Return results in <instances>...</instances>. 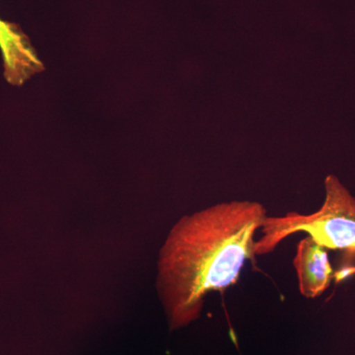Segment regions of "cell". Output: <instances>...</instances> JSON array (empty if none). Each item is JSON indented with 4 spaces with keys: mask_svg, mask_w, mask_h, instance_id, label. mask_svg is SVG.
Here are the masks:
<instances>
[{
    "mask_svg": "<svg viewBox=\"0 0 355 355\" xmlns=\"http://www.w3.org/2000/svg\"><path fill=\"white\" fill-rule=\"evenodd\" d=\"M266 217L263 205L233 200L184 216L161 249L157 287L172 329L200 317L211 292L239 280L254 254L257 231Z\"/></svg>",
    "mask_w": 355,
    "mask_h": 355,
    "instance_id": "1",
    "label": "cell"
},
{
    "mask_svg": "<svg viewBox=\"0 0 355 355\" xmlns=\"http://www.w3.org/2000/svg\"><path fill=\"white\" fill-rule=\"evenodd\" d=\"M324 190L323 205L314 214L266 216L261 228L263 236L254 245V254L272 253L280 242L298 232L307 233L326 249L355 253V198L334 175L324 180Z\"/></svg>",
    "mask_w": 355,
    "mask_h": 355,
    "instance_id": "2",
    "label": "cell"
},
{
    "mask_svg": "<svg viewBox=\"0 0 355 355\" xmlns=\"http://www.w3.org/2000/svg\"><path fill=\"white\" fill-rule=\"evenodd\" d=\"M0 51L4 77L13 86H22L43 71L44 64L29 38L17 25L0 18Z\"/></svg>",
    "mask_w": 355,
    "mask_h": 355,
    "instance_id": "3",
    "label": "cell"
},
{
    "mask_svg": "<svg viewBox=\"0 0 355 355\" xmlns=\"http://www.w3.org/2000/svg\"><path fill=\"white\" fill-rule=\"evenodd\" d=\"M327 250L310 236L298 243L293 266L299 292L306 298L319 297L331 286L334 270Z\"/></svg>",
    "mask_w": 355,
    "mask_h": 355,
    "instance_id": "4",
    "label": "cell"
}]
</instances>
